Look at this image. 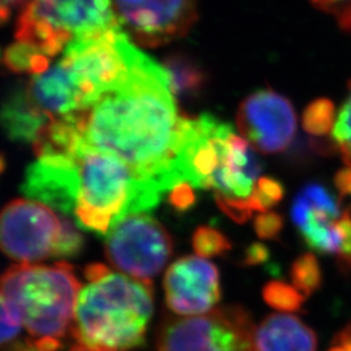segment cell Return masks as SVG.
I'll use <instances>...</instances> for the list:
<instances>
[{
    "label": "cell",
    "mask_w": 351,
    "mask_h": 351,
    "mask_svg": "<svg viewBox=\"0 0 351 351\" xmlns=\"http://www.w3.org/2000/svg\"><path fill=\"white\" fill-rule=\"evenodd\" d=\"M184 119L167 71L145 53L120 88L80 114V128L86 145L116 155L167 193L181 184L175 160Z\"/></svg>",
    "instance_id": "6da1fadb"
},
{
    "label": "cell",
    "mask_w": 351,
    "mask_h": 351,
    "mask_svg": "<svg viewBox=\"0 0 351 351\" xmlns=\"http://www.w3.org/2000/svg\"><path fill=\"white\" fill-rule=\"evenodd\" d=\"M175 169L181 184L213 190L232 219L245 221L255 213L251 197L262 167L249 142L211 114L184 119Z\"/></svg>",
    "instance_id": "7a4b0ae2"
},
{
    "label": "cell",
    "mask_w": 351,
    "mask_h": 351,
    "mask_svg": "<svg viewBox=\"0 0 351 351\" xmlns=\"http://www.w3.org/2000/svg\"><path fill=\"white\" fill-rule=\"evenodd\" d=\"M72 335L78 345L104 351H125L143 345L154 311L150 281L116 272L104 264L85 269Z\"/></svg>",
    "instance_id": "3957f363"
},
{
    "label": "cell",
    "mask_w": 351,
    "mask_h": 351,
    "mask_svg": "<svg viewBox=\"0 0 351 351\" xmlns=\"http://www.w3.org/2000/svg\"><path fill=\"white\" fill-rule=\"evenodd\" d=\"M81 282L66 262L17 263L0 274V291L39 351H56L72 330Z\"/></svg>",
    "instance_id": "277c9868"
},
{
    "label": "cell",
    "mask_w": 351,
    "mask_h": 351,
    "mask_svg": "<svg viewBox=\"0 0 351 351\" xmlns=\"http://www.w3.org/2000/svg\"><path fill=\"white\" fill-rule=\"evenodd\" d=\"M78 193L77 224L101 236L126 216L147 213L163 197V190L145 180L120 158L84 142L75 154Z\"/></svg>",
    "instance_id": "5b68a950"
},
{
    "label": "cell",
    "mask_w": 351,
    "mask_h": 351,
    "mask_svg": "<svg viewBox=\"0 0 351 351\" xmlns=\"http://www.w3.org/2000/svg\"><path fill=\"white\" fill-rule=\"evenodd\" d=\"M117 27L112 0H29L16 21L14 40L52 59L75 39Z\"/></svg>",
    "instance_id": "8992f818"
},
{
    "label": "cell",
    "mask_w": 351,
    "mask_h": 351,
    "mask_svg": "<svg viewBox=\"0 0 351 351\" xmlns=\"http://www.w3.org/2000/svg\"><path fill=\"white\" fill-rule=\"evenodd\" d=\"M84 239L68 217L32 199H14L0 211V251L17 263L75 258Z\"/></svg>",
    "instance_id": "52a82bcc"
},
{
    "label": "cell",
    "mask_w": 351,
    "mask_h": 351,
    "mask_svg": "<svg viewBox=\"0 0 351 351\" xmlns=\"http://www.w3.org/2000/svg\"><path fill=\"white\" fill-rule=\"evenodd\" d=\"M255 328L239 307L190 317H167L158 332L156 351H256Z\"/></svg>",
    "instance_id": "ba28073f"
},
{
    "label": "cell",
    "mask_w": 351,
    "mask_h": 351,
    "mask_svg": "<svg viewBox=\"0 0 351 351\" xmlns=\"http://www.w3.org/2000/svg\"><path fill=\"white\" fill-rule=\"evenodd\" d=\"M172 239L158 220L149 215L126 216L106 236V255L119 272L150 281L171 258Z\"/></svg>",
    "instance_id": "9c48e42d"
},
{
    "label": "cell",
    "mask_w": 351,
    "mask_h": 351,
    "mask_svg": "<svg viewBox=\"0 0 351 351\" xmlns=\"http://www.w3.org/2000/svg\"><path fill=\"white\" fill-rule=\"evenodd\" d=\"M291 217L308 247L351 267V216L341 211L339 199L328 189L319 184L303 189Z\"/></svg>",
    "instance_id": "30bf717a"
},
{
    "label": "cell",
    "mask_w": 351,
    "mask_h": 351,
    "mask_svg": "<svg viewBox=\"0 0 351 351\" xmlns=\"http://www.w3.org/2000/svg\"><path fill=\"white\" fill-rule=\"evenodd\" d=\"M121 27L146 47L182 37L197 19V0H112Z\"/></svg>",
    "instance_id": "8fae6325"
},
{
    "label": "cell",
    "mask_w": 351,
    "mask_h": 351,
    "mask_svg": "<svg viewBox=\"0 0 351 351\" xmlns=\"http://www.w3.org/2000/svg\"><path fill=\"white\" fill-rule=\"evenodd\" d=\"M237 126L255 150L278 154L295 136L297 116L291 103L272 90H259L239 106Z\"/></svg>",
    "instance_id": "7c38bea8"
},
{
    "label": "cell",
    "mask_w": 351,
    "mask_h": 351,
    "mask_svg": "<svg viewBox=\"0 0 351 351\" xmlns=\"http://www.w3.org/2000/svg\"><path fill=\"white\" fill-rule=\"evenodd\" d=\"M168 307L178 316L211 313L220 301V277L211 262L185 256L172 264L164 277Z\"/></svg>",
    "instance_id": "4fadbf2b"
},
{
    "label": "cell",
    "mask_w": 351,
    "mask_h": 351,
    "mask_svg": "<svg viewBox=\"0 0 351 351\" xmlns=\"http://www.w3.org/2000/svg\"><path fill=\"white\" fill-rule=\"evenodd\" d=\"M20 88L29 104L49 123L91 107L78 75L64 58L46 71L32 75Z\"/></svg>",
    "instance_id": "5bb4252c"
},
{
    "label": "cell",
    "mask_w": 351,
    "mask_h": 351,
    "mask_svg": "<svg viewBox=\"0 0 351 351\" xmlns=\"http://www.w3.org/2000/svg\"><path fill=\"white\" fill-rule=\"evenodd\" d=\"M77 154V152H75ZM21 191L63 215L73 213L78 193L75 155H40L26 168Z\"/></svg>",
    "instance_id": "9a60e30c"
},
{
    "label": "cell",
    "mask_w": 351,
    "mask_h": 351,
    "mask_svg": "<svg viewBox=\"0 0 351 351\" xmlns=\"http://www.w3.org/2000/svg\"><path fill=\"white\" fill-rule=\"evenodd\" d=\"M256 351H316L314 330L297 316L274 314L255 330Z\"/></svg>",
    "instance_id": "2e32d148"
},
{
    "label": "cell",
    "mask_w": 351,
    "mask_h": 351,
    "mask_svg": "<svg viewBox=\"0 0 351 351\" xmlns=\"http://www.w3.org/2000/svg\"><path fill=\"white\" fill-rule=\"evenodd\" d=\"M50 124L26 101L20 86L0 106V126L7 137L24 145H34L45 126Z\"/></svg>",
    "instance_id": "e0dca14e"
},
{
    "label": "cell",
    "mask_w": 351,
    "mask_h": 351,
    "mask_svg": "<svg viewBox=\"0 0 351 351\" xmlns=\"http://www.w3.org/2000/svg\"><path fill=\"white\" fill-rule=\"evenodd\" d=\"M164 69L169 75L173 95L194 97L203 88L206 81L201 68L182 55H173L167 59Z\"/></svg>",
    "instance_id": "ac0fdd59"
},
{
    "label": "cell",
    "mask_w": 351,
    "mask_h": 351,
    "mask_svg": "<svg viewBox=\"0 0 351 351\" xmlns=\"http://www.w3.org/2000/svg\"><path fill=\"white\" fill-rule=\"evenodd\" d=\"M3 63L5 68L14 73L37 75L46 71L51 65V59L40 53L34 47L14 40L3 53Z\"/></svg>",
    "instance_id": "d6986e66"
},
{
    "label": "cell",
    "mask_w": 351,
    "mask_h": 351,
    "mask_svg": "<svg viewBox=\"0 0 351 351\" xmlns=\"http://www.w3.org/2000/svg\"><path fill=\"white\" fill-rule=\"evenodd\" d=\"M335 120L336 112L333 103L326 99H319L306 108L303 116V126L310 134L324 136L333 129Z\"/></svg>",
    "instance_id": "ffe728a7"
},
{
    "label": "cell",
    "mask_w": 351,
    "mask_h": 351,
    "mask_svg": "<svg viewBox=\"0 0 351 351\" xmlns=\"http://www.w3.org/2000/svg\"><path fill=\"white\" fill-rule=\"evenodd\" d=\"M291 278L294 288L302 295H308L319 288L322 281V274L317 261L314 255L306 254L298 258L291 268Z\"/></svg>",
    "instance_id": "44dd1931"
},
{
    "label": "cell",
    "mask_w": 351,
    "mask_h": 351,
    "mask_svg": "<svg viewBox=\"0 0 351 351\" xmlns=\"http://www.w3.org/2000/svg\"><path fill=\"white\" fill-rule=\"evenodd\" d=\"M332 137L335 139L343 160L351 168V82L349 85V95L341 106L336 116Z\"/></svg>",
    "instance_id": "7402d4cb"
},
{
    "label": "cell",
    "mask_w": 351,
    "mask_h": 351,
    "mask_svg": "<svg viewBox=\"0 0 351 351\" xmlns=\"http://www.w3.org/2000/svg\"><path fill=\"white\" fill-rule=\"evenodd\" d=\"M303 298L304 295H302L294 287L280 281L269 282L264 289L265 302L281 311H293L300 308Z\"/></svg>",
    "instance_id": "603a6c76"
},
{
    "label": "cell",
    "mask_w": 351,
    "mask_h": 351,
    "mask_svg": "<svg viewBox=\"0 0 351 351\" xmlns=\"http://www.w3.org/2000/svg\"><path fill=\"white\" fill-rule=\"evenodd\" d=\"M193 247L202 258H213L230 249V243L223 233L211 226H201L193 236Z\"/></svg>",
    "instance_id": "cb8c5ba5"
},
{
    "label": "cell",
    "mask_w": 351,
    "mask_h": 351,
    "mask_svg": "<svg viewBox=\"0 0 351 351\" xmlns=\"http://www.w3.org/2000/svg\"><path fill=\"white\" fill-rule=\"evenodd\" d=\"M282 195L284 188L277 180L271 177H262L258 180L251 197L252 208L255 213H265L268 208L274 207L281 201Z\"/></svg>",
    "instance_id": "d4e9b609"
},
{
    "label": "cell",
    "mask_w": 351,
    "mask_h": 351,
    "mask_svg": "<svg viewBox=\"0 0 351 351\" xmlns=\"http://www.w3.org/2000/svg\"><path fill=\"white\" fill-rule=\"evenodd\" d=\"M21 322L0 291V348L11 343L21 332Z\"/></svg>",
    "instance_id": "484cf974"
},
{
    "label": "cell",
    "mask_w": 351,
    "mask_h": 351,
    "mask_svg": "<svg viewBox=\"0 0 351 351\" xmlns=\"http://www.w3.org/2000/svg\"><path fill=\"white\" fill-rule=\"evenodd\" d=\"M315 7L333 16L342 29L351 30V0H311Z\"/></svg>",
    "instance_id": "4316f807"
},
{
    "label": "cell",
    "mask_w": 351,
    "mask_h": 351,
    "mask_svg": "<svg viewBox=\"0 0 351 351\" xmlns=\"http://www.w3.org/2000/svg\"><path fill=\"white\" fill-rule=\"evenodd\" d=\"M282 228V219L277 213H263L255 220V232L261 239H274Z\"/></svg>",
    "instance_id": "83f0119b"
},
{
    "label": "cell",
    "mask_w": 351,
    "mask_h": 351,
    "mask_svg": "<svg viewBox=\"0 0 351 351\" xmlns=\"http://www.w3.org/2000/svg\"><path fill=\"white\" fill-rule=\"evenodd\" d=\"M169 199L176 210L185 211L190 208L195 201L194 188H191L188 184H180L171 190Z\"/></svg>",
    "instance_id": "f1b7e54d"
},
{
    "label": "cell",
    "mask_w": 351,
    "mask_h": 351,
    "mask_svg": "<svg viewBox=\"0 0 351 351\" xmlns=\"http://www.w3.org/2000/svg\"><path fill=\"white\" fill-rule=\"evenodd\" d=\"M29 0H0V26L10 21L17 8H24Z\"/></svg>",
    "instance_id": "f546056e"
},
{
    "label": "cell",
    "mask_w": 351,
    "mask_h": 351,
    "mask_svg": "<svg viewBox=\"0 0 351 351\" xmlns=\"http://www.w3.org/2000/svg\"><path fill=\"white\" fill-rule=\"evenodd\" d=\"M336 185L341 197H348L351 199V168L341 171L336 177Z\"/></svg>",
    "instance_id": "4dcf8cb0"
},
{
    "label": "cell",
    "mask_w": 351,
    "mask_h": 351,
    "mask_svg": "<svg viewBox=\"0 0 351 351\" xmlns=\"http://www.w3.org/2000/svg\"><path fill=\"white\" fill-rule=\"evenodd\" d=\"M268 256V251L263 245H252L246 252V262L249 264L262 263Z\"/></svg>",
    "instance_id": "1f68e13d"
},
{
    "label": "cell",
    "mask_w": 351,
    "mask_h": 351,
    "mask_svg": "<svg viewBox=\"0 0 351 351\" xmlns=\"http://www.w3.org/2000/svg\"><path fill=\"white\" fill-rule=\"evenodd\" d=\"M339 342L329 351H351V332L339 335Z\"/></svg>",
    "instance_id": "d6a6232c"
},
{
    "label": "cell",
    "mask_w": 351,
    "mask_h": 351,
    "mask_svg": "<svg viewBox=\"0 0 351 351\" xmlns=\"http://www.w3.org/2000/svg\"><path fill=\"white\" fill-rule=\"evenodd\" d=\"M8 351H39L37 348L29 341V342H26L25 345L24 343H19V345H14L13 348H11Z\"/></svg>",
    "instance_id": "836d02e7"
},
{
    "label": "cell",
    "mask_w": 351,
    "mask_h": 351,
    "mask_svg": "<svg viewBox=\"0 0 351 351\" xmlns=\"http://www.w3.org/2000/svg\"><path fill=\"white\" fill-rule=\"evenodd\" d=\"M69 351H104V350H95V349H88V348H84L81 345H77L75 348H72Z\"/></svg>",
    "instance_id": "e575fe53"
}]
</instances>
